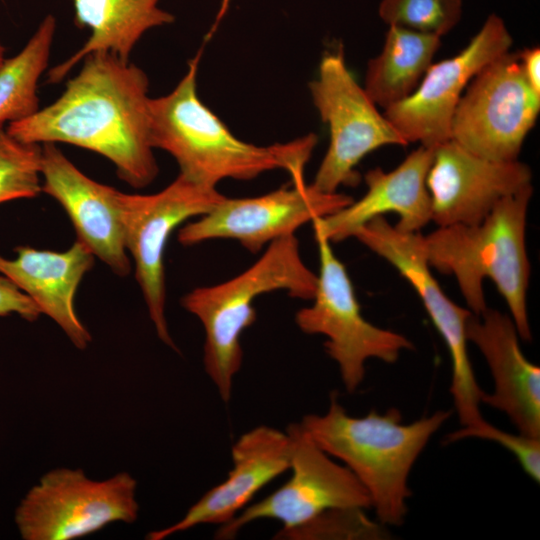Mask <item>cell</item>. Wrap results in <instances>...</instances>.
Instances as JSON below:
<instances>
[{"instance_id": "obj_10", "label": "cell", "mask_w": 540, "mask_h": 540, "mask_svg": "<svg viewBox=\"0 0 540 540\" xmlns=\"http://www.w3.org/2000/svg\"><path fill=\"white\" fill-rule=\"evenodd\" d=\"M539 111L540 95L525 79L517 53L508 51L466 87L453 115L451 139L483 158L515 161Z\"/></svg>"}, {"instance_id": "obj_6", "label": "cell", "mask_w": 540, "mask_h": 540, "mask_svg": "<svg viewBox=\"0 0 540 540\" xmlns=\"http://www.w3.org/2000/svg\"><path fill=\"white\" fill-rule=\"evenodd\" d=\"M319 254V274L311 306L295 315L299 329L309 335H323L325 351L340 371L349 393L365 377L370 358L396 362L403 350L413 349L404 335L383 329L364 318L351 279L344 264L334 254L331 242L315 227Z\"/></svg>"}, {"instance_id": "obj_30", "label": "cell", "mask_w": 540, "mask_h": 540, "mask_svg": "<svg viewBox=\"0 0 540 540\" xmlns=\"http://www.w3.org/2000/svg\"><path fill=\"white\" fill-rule=\"evenodd\" d=\"M231 2V0H221V6H220V9L218 11V14H217V17H216V24L217 25L220 21L221 18H223V16L225 15L228 7H229V3Z\"/></svg>"}, {"instance_id": "obj_7", "label": "cell", "mask_w": 540, "mask_h": 540, "mask_svg": "<svg viewBox=\"0 0 540 540\" xmlns=\"http://www.w3.org/2000/svg\"><path fill=\"white\" fill-rule=\"evenodd\" d=\"M137 482L128 472L104 480L82 469L45 473L18 504L14 520L24 540H73L138 517Z\"/></svg>"}, {"instance_id": "obj_14", "label": "cell", "mask_w": 540, "mask_h": 540, "mask_svg": "<svg viewBox=\"0 0 540 540\" xmlns=\"http://www.w3.org/2000/svg\"><path fill=\"white\" fill-rule=\"evenodd\" d=\"M512 42L503 20L491 14L463 50L432 63L407 98L385 109V117L407 143L434 148L450 140L464 89L485 65L508 52Z\"/></svg>"}, {"instance_id": "obj_29", "label": "cell", "mask_w": 540, "mask_h": 540, "mask_svg": "<svg viewBox=\"0 0 540 540\" xmlns=\"http://www.w3.org/2000/svg\"><path fill=\"white\" fill-rule=\"evenodd\" d=\"M525 79L531 88L540 95V49L526 48L517 53Z\"/></svg>"}, {"instance_id": "obj_11", "label": "cell", "mask_w": 540, "mask_h": 540, "mask_svg": "<svg viewBox=\"0 0 540 540\" xmlns=\"http://www.w3.org/2000/svg\"><path fill=\"white\" fill-rule=\"evenodd\" d=\"M225 196L179 174L155 194L120 193L125 246L135 262V277L159 339L177 350L165 315L164 253L167 241L183 222L211 211Z\"/></svg>"}, {"instance_id": "obj_2", "label": "cell", "mask_w": 540, "mask_h": 540, "mask_svg": "<svg viewBox=\"0 0 540 540\" xmlns=\"http://www.w3.org/2000/svg\"><path fill=\"white\" fill-rule=\"evenodd\" d=\"M201 51L168 94L150 98V138L153 148L169 153L181 175L205 187L216 188L225 179L251 180L276 169L291 178L304 169L317 143L315 134L269 146L237 138L198 96L197 71Z\"/></svg>"}, {"instance_id": "obj_3", "label": "cell", "mask_w": 540, "mask_h": 540, "mask_svg": "<svg viewBox=\"0 0 540 540\" xmlns=\"http://www.w3.org/2000/svg\"><path fill=\"white\" fill-rule=\"evenodd\" d=\"M452 410L405 424L397 408L371 410L362 417L347 414L332 393L323 415L309 414L301 426L328 455L344 463L363 485L382 525L400 526L407 514L410 471L430 438L451 417Z\"/></svg>"}, {"instance_id": "obj_26", "label": "cell", "mask_w": 540, "mask_h": 540, "mask_svg": "<svg viewBox=\"0 0 540 540\" xmlns=\"http://www.w3.org/2000/svg\"><path fill=\"white\" fill-rule=\"evenodd\" d=\"M380 522L369 519L364 509L336 508L327 510L297 527L279 530L276 539H383L385 530Z\"/></svg>"}, {"instance_id": "obj_18", "label": "cell", "mask_w": 540, "mask_h": 540, "mask_svg": "<svg viewBox=\"0 0 540 540\" xmlns=\"http://www.w3.org/2000/svg\"><path fill=\"white\" fill-rule=\"evenodd\" d=\"M466 337L484 356L494 381L481 403L505 413L518 433L540 438V368L522 352L512 318L488 307L472 313Z\"/></svg>"}, {"instance_id": "obj_1", "label": "cell", "mask_w": 540, "mask_h": 540, "mask_svg": "<svg viewBox=\"0 0 540 540\" xmlns=\"http://www.w3.org/2000/svg\"><path fill=\"white\" fill-rule=\"evenodd\" d=\"M83 61L58 99L9 123L7 132L24 143L88 149L110 160L128 185H149L159 169L150 138L146 73L106 51L90 53Z\"/></svg>"}, {"instance_id": "obj_5", "label": "cell", "mask_w": 540, "mask_h": 540, "mask_svg": "<svg viewBox=\"0 0 540 540\" xmlns=\"http://www.w3.org/2000/svg\"><path fill=\"white\" fill-rule=\"evenodd\" d=\"M317 275L303 262L295 235L274 240L249 268L220 284L197 287L181 299L204 329V368L224 402L231 398L240 370L241 335L256 321L255 299L284 290L293 298L312 300Z\"/></svg>"}, {"instance_id": "obj_9", "label": "cell", "mask_w": 540, "mask_h": 540, "mask_svg": "<svg viewBox=\"0 0 540 540\" xmlns=\"http://www.w3.org/2000/svg\"><path fill=\"white\" fill-rule=\"evenodd\" d=\"M372 252L390 263L419 295L451 358L450 393L462 427H477L485 420L480 410L483 390L469 359L466 322L472 312L446 296L431 272L423 236L402 232L384 216L361 226L353 235Z\"/></svg>"}, {"instance_id": "obj_20", "label": "cell", "mask_w": 540, "mask_h": 540, "mask_svg": "<svg viewBox=\"0 0 540 540\" xmlns=\"http://www.w3.org/2000/svg\"><path fill=\"white\" fill-rule=\"evenodd\" d=\"M15 252V259L0 255V274L28 295L76 348L86 349L92 337L76 314L74 298L84 275L94 265L93 252L79 239L63 252L30 246H18Z\"/></svg>"}, {"instance_id": "obj_22", "label": "cell", "mask_w": 540, "mask_h": 540, "mask_svg": "<svg viewBox=\"0 0 540 540\" xmlns=\"http://www.w3.org/2000/svg\"><path fill=\"white\" fill-rule=\"evenodd\" d=\"M440 37L390 26L382 51L367 65L364 90L387 109L407 98L432 64Z\"/></svg>"}, {"instance_id": "obj_27", "label": "cell", "mask_w": 540, "mask_h": 540, "mask_svg": "<svg viewBox=\"0 0 540 540\" xmlns=\"http://www.w3.org/2000/svg\"><path fill=\"white\" fill-rule=\"evenodd\" d=\"M480 438L498 443L517 459L524 472L535 482L540 481V438L503 431L485 422L481 426L462 427L448 434L444 441L455 442L464 438Z\"/></svg>"}, {"instance_id": "obj_15", "label": "cell", "mask_w": 540, "mask_h": 540, "mask_svg": "<svg viewBox=\"0 0 540 540\" xmlns=\"http://www.w3.org/2000/svg\"><path fill=\"white\" fill-rule=\"evenodd\" d=\"M528 165L478 156L452 139L434 147L426 185L439 227L483 221L505 197L531 185Z\"/></svg>"}, {"instance_id": "obj_4", "label": "cell", "mask_w": 540, "mask_h": 540, "mask_svg": "<svg viewBox=\"0 0 540 540\" xmlns=\"http://www.w3.org/2000/svg\"><path fill=\"white\" fill-rule=\"evenodd\" d=\"M529 185L503 198L480 223L442 226L423 244L428 264L456 278L468 309L487 308L483 281L489 278L505 300L521 339L531 340L527 311L530 263L526 250Z\"/></svg>"}, {"instance_id": "obj_24", "label": "cell", "mask_w": 540, "mask_h": 540, "mask_svg": "<svg viewBox=\"0 0 540 540\" xmlns=\"http://www.w3.org/2000/svg\"><path fill=\"white\" fill-rule=\"evenodd\" d=\"M42 145L24 143L0 127V204L42 192Z\"/></svg>"}, {"instance_id": "obj_21", "label": "cell", "mask_w": 540, "mask_h": 540, "mask_svg": "<svg viewBox=\"0 0 540 540\" xmlns=\"http://www.w3.org/2000/svg\"><path fill=\"white\" fill-rule=\"evenodd\" d=\"M74 21L87 27L90 36L83 46L48 72V82L56 84L96 51H106L124 61L140 38L150 29L174 22L175 17L159 7L161 0H71Z\"/></svg>"}, {"instance_id": "obj_28", "label": "cell", "mask_w": 540, "mask_h": 540, "mask_svg": "<svg viewBox=\"0 0 540 540\" xmlns=\"http://www.w3.org/2000/svg\"><path fill=\"white\" fill-rule=\"evenodd\" d=\"M17 314L26 321H36L41 312L32 299L10 279L0 276V317Z\"/></svg>"}, {"instance_id": "obj_17", "label": "cell", "mask_w": 540, "mask_h": 540, "mask_svg": "<svg viewBox=\"0 0 540 540\" xmlns=\"http://www.w3.org/2000/svg\"><path fill=\"white\" fill-rule=\"evenodd\" d=\"M292 440L288 432L261 425L244 433L232 447L228 477L208 490L176 523L151 531L148 540H163L202 524L232 520L269 482L290 468Z\"/></svg>"}, {"instance_id": "obj_16", "label": "cell", "mask_w": 540, "mask_h": 540, "mask_svg": "<svg viewBox=\"0 0 540 540\" xmlns=\"http://www.w3.org/2000/svg\"><path fill=\"white\" fill-rule=\"evenodd\" d=\"M42 192L64 208L77 239L115 274L131 270L125 246L120 191L96 182L79 170L56 146L42 144Z\"/></svg>"}, {"instance_id": "obj_13", "label": "cell", "mask_w": 540, "mask_h": 540, "mask_svg": "<svg viewBox=\"0 0 540 540\" xmlns=\"http://www.w3.org/2000/svg\"><path fill=\"white\" fill-rule=\"evenodd\" d=\"M353 198L326 193L304 177L290 185L256 197H224L211 211L179 229L178 241L192 246L212 239H231L257 253L276 239L294 235L302 225L333 214Z\"/></svg>"}, {"instance_id": "obj_25", "label": "cell", "mask_w": 540, "mask_h": 540, "mask_svg": "<svg viewBox=\"0 0 540 540\" xmlns=\"http://www.w3.org/2000/svg\"><path fill=\"white\" fill-rule=\"evenodd\" d=\"M461 0H382L381 19L389 26L441 37L460 20Z\"/></svg>"}, {"instance_id": "obj_31", "label": "cell", "mask_w": 540, "mask_h": 540, "mask_svg": "<svg viewBox=\"0 0 540 540\" xmlns=\"http://www.w3.org/2000/svg\"><path fill=\"white\" fill-rule=\"evenodd\" d=\"M6 60V57H5V47L4 45L2 44V42L0 41V68L1 66L4 64Z\"/></svg>"}, {"instance_id": "obj_19", "label": "cell", "mask_w": 540, "mask_h": 540, "mask_svg": "<svg viewBox=\"0 0 540 540\" xmlns=\"http://www.w3.org/2000/svg\"><path fill=\"white\" fill-rule=\"evenodd\" d=\"M434 148L420 146L395 169L369 170L364 180L366 193L339 211L312 222L330 242L353 237L355 232L375 217L393 212L399 220L395 227L416 233L431 221V200L426 178Z\"/></svg>"}, {"instance_id": "obj_12", "label": "cell", "mask_w": 540, "mask_h": 540, "mask_svg": "<svg viewBox=\"0 0 540 540\" xmlns=\"http://www.w3.org/2000/svg\"><path fill=\"white\" fill-rule=\"evenodd\" d=\"M287 432L292 440V476L221 525L216 539H233L245 525L260 519L278 520L283 525L281 530H287L330 509L371 507L368 492L353 473L317 446L300 423L289 425Z\"/></svg>"}, {"instance_id": "obj_8", "label": "cell", "mask_w": 540, "mask_h": 540, "mask_svg": "<svg viewBox=\"0 0 540 540\" xmlns=\"http://www.w3.org/2000/svg\"><path fill=\"white\" fill-rule=\"evenodd\" d=\"M309 89L330 133L328 149L312 183L318 190L334 193L342 185H357L360 176L355 168L367 154L385 145L408 144L358 85L341 49L323 56L318 77Z\"/></svg>"}, {"instance_id": "obj_23", "label": "cell", "mask_w": 540, "mask_h": 540, "mask_svg": "<svg viewBox=\"0 0 540 540\" xmlns=\"http://www.w3.org/2000/svg\"><path fill=\"white\" fill-rule=\"evenodd\" d=\"M56 19L46 15L23 49L0 68V127L39 109L38 82L47 69Z\"/></svg>"}]
</instances>
